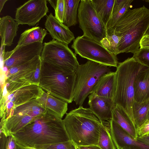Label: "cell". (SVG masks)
I'll return each instance as SVG.
<instances>
[{
  "instance_id": "21",
  "label": "cell",
  "mask_w": 149,
  "mask_h": 149,
  "mask_svg": "<svg viewBox=\"0 0 149 149\" xmlns=\"http://www.w3.org/2000/svg\"><path fill=\"white\" fill-rule=\"evenodd\" d=\"M11 16L6 15L0 18L1 46H9L17 36L19 24Z\"/></svg>"
},
{
  "instance_id": "33",
  "label": "cell",
  "mask_w": 149,
  "mask_h": 149,
  "mask_svg": "<svg viewBox=\"0 0 149 149\" xmlns=\"http://www.w3.org/2000/svg\"><path fill=\"white\" fill-rule=\"evenodd\" d=\"M136 132L138 136H149V120L147 119L141 125L137 127Z\"/></svg>"
},
{
  "instance_id": "8",
  "label": "cell",
  "mask_w": 149,
  "mask_h": 149,
  "mask_svg": "<svg viewBox=\"0 0 149 149\" xmlns=\"http://www.w3.org/2000/svg\"><path fill=\"white\" fill-rule=\"evenodd\" d=\"M68 45L54 39L44 42L40 56L41 61L65 73L75 72L79 65L76 54Z\"/></svg>"
},
{
  "instance_id": "10",
  "label": "cell",
  "mask_w": 149,
  "mask_h": 149,
  "mask_svg": "<svg viewBox=\"0 0 149 149\" xmlns=\"http://www.w3.org/2000/svg\"><path fill=\"white\" fill-rule=\"evenodd\" d=\"M79 27L83 35L101 43L107 38L106 26L93 6L91 0H81L78 10Z\"/></svg>"
},
{
  "instance_id": "13",
  "label": "cell",
  "mask_w": 149,
  "mask_h": 149,
  "mask_svg": "<svg viewBox=\"0 0 149 149\" xmlns=\"http://www.w3.org/2000/svg\"><path fill=\"white\" fill-rule=\"evenodd\" d=\"M43 46L42 43L36 42L16 46L10 51L5 52L4 49L1 70L5 73L11 68L25 63L37 56H40Z\"/></svg>"
},
{
  "instance_id": "12",
  "label": "cell",
  "mask_w": 149,
  "mask_h": 149,
  "mask_svg": "<svg viewBox=\"0 0 149 149\" xmlns=\"http://www.w3.org/2000/svg\"><path fill=\"white\" fill-rule=\"evenodd\" d=\"M41 60L38 56L22 65L11 68L5 72V83L22 86L31 84L39 85Z\"/></svg>"
},
{
  "instance_id": "41",
  "label": "cell",
  "mask_w": 149,
  "mask_h": 149,
  "mask_svg": "<svg viewBox=\"0 0 149 149\" xmlns=\"http://www.w3.org/2000/svg\"><path fill=\"white\" fill-rule=\"evenodd\" d=\"M8 0H0V12H1L5 3Z\"/></svg>"
},
{
  "instance_id": "46",
  "label": "cell",
  "mask_w": 149,
  "mask_h": 149,
  "mask_svg": "<svg viewBox=\"0 0 149 149\" xmlns=\"http://www.w3.org/2000/svg\"><path fill=\"white\" fill-rule=\"evenodd\" d=\"M145 1L149 3V0H145Z\"/></svg>"
},
{
  "instance_id": "32",
  "label": "cell",
  "mask_w": 149,
  "mask_h": 149,
  "mask_svg": "<svg viewBox=\"0 0 149 149\" xmlns=\"http://www.w3.org/2000/svg\"><path fill=\"white\" fill-rule=\"evenodd\" d=\"M65 9L64 0H57L56 8L55 10V17L63 23Z\"/></svg>"
},
{
  "instance_id": "20",
  "label": "cell",
  "mask_w": 149,
  "mask_h": 149,
  "mask_svg": "<svg viewBox=\"0 0 149 149\" xmlns=\"http://www.w3.org/2000/svg\"><path fill=\"white\" fill-rule=\"evenodd\" d=\"M134 99L141 102L149 98V68L145 66L138 73L134 79Z\"/></svg>"
},
{
  "instance_id": "17",
  "label": "cell",
  "mask_w": 149,
  "mask_h": 149,
  "mask_svg": "<svg viewBox=\"0 0 149 149\" xmlns=\"http://www.w3.org/2000/svg\"><path fill=\"white\" fill-rule=\"evenodd\" d=\"M88 97L89 108L101 122L112 119L111 108L114 104L113 100L93 94Z\"/></svg>"
},
{
  "instance_id": "34",
  "label": "cell",
  "mask_w": 149,
  "mask_h": 149,
  "mask_svg": "<svg viewBox=\"0 0 149 149\" xmlns=\"http://www.w3.org/2000/svg\"><path fill=\"white\" fill-rule=\"evenodd\" d=\"M17 145L14 138L12 136L7 137L6 145V149H17Z\"/></svg>"
},
{
  "instance_id": "28",
  "label": "cell",
  "mask_w": 149,
  "mask_h": 149,
  "mask_svg": "<svg viewBox=\"0 0 149 149\" xmlns=\"http://www.w3.org/2000/svg\"><path fill=\"white\" fill-rule=\"evenodd\" d=\"M133 1V0H127L121 8L111 15L106 25L107 35L110 34L116 23L130 8L131 4Z\"/></svg>"
},
{
  "instance_id": "44",
  "label": "cell",
  "mask_w": 149,
  "mask_h": 149,
  "mask_svg": "<svg viewBox=\"0 0 149 149\" xmlns=\"http://www.w3.org/2000/svg\"><path fill=\"white\" fill-rule=\"evenodd\" d=\"M17 149H24L20 146L19 145L17 144Z\"/></svg>"
},
{
  "instance_id": "35",
  "label": "cell",
  "mask_w": 149,
  "mask_h": 149,
  "mask_svg": "<svg viewBox=\"0 0 149 149\" xmlns=\"http://www.w3.org/2000/svg\"><path fill=\"white\" fill-rule=\"evenodd\" d=\"M127 1V0H115L112 15L121 8Z\"/></svg>"
},
{
  "instance_id": "37",
  "label": "cell",
  "mask_w": 149,
  "mask_h": 149,
  "mask_svg": "<svg viewBox=\"0 0 149 149\" xmlns=\"http://www.w3.org/2000/svg\"><path fill=\"white\" fill-rule=\"evenodd\" d=\"M7 138L3 133H0V149H6Z\"/></svg>"
},
{
  "instance_id": "27",
  "label": "cell",
  "mask_w": 149,
  "mask_h": 149,
  "mask_svg": "<svg viewBox=\"0 0 149 149\" xmlns=\"http://www.w3.org/2000/svg\"><path fill=\"white\" fill-rule=\"evenodd\" d=\"M108 124V122H102L100 129L97 145L101 149H116Z\"/></svg>"
},
{
  "instance_id": "43",
  "label": "cell",
  "mask_w": 149,
  "mask_h": 149,
  "mask_svg": "<svg viewBox=\"0 0 149 149\" xmlns=\"http://www.w3.org/2000/svg\"><path fill=\"white\" fill-rule=\"evenodd\" d=\"M144 35H148L149 36V26L147 29Z\"/></svg>"
},
{
  "instance_id": "18",
  "label": "cell",
  "mask_w": 149,
  "mask_h": 149,
  "mask_svg": "<svg viewBox=\"0 0 149 149\" xmlns=\"http://www.w3.org/2000/svg\"><path fill=\"white\" fill-rule=\"evenodd\" d=\"M116 86V72L110 71L100 78L92 89L90 94L111 99L114 101Z\"/></svg>"
},
{
  "instance_id": "6",
  "label": "cell",
  "mask_w": 149,
  "mask_h": 149,
  "mask_svg": "<svg viewBox=\"0 0 149 149\" xmlns=\"http://www.w3.org/2000/svg\"><path fill=\"white\" fill-rule=\"evenodd\" d=\"M47 111L38 98L18 106L1 118L0 133L3 132L8 137Z\"/></svg>"
},
{
  "instance_id": "42",
  "label": "cell",
  "mask_w": 149,
  "mask_h": 149,
  "mask_svg": "<svg viewBox=\"0 0 149 149\" xmlns=\"http://www.w3.org/2000/svg\"><path fill=\"white\" fill-rule=\"evenodd\" d=\"M18 144V145H19L20 146H21V147H22V148H23L24 149H36L35 148H33V147L24 146H22L21 145H20L18 144Z\"/></svg>"
},
{
  "instance_id": "30",
  "label": "cell",
  "mask_w": 149,
  "mask_h": 149,
  "mask_svg": "<svg viewBox=\"0 0 149 149\" xmlns=\"http://www.w3.org/2000/svg\"><path fill=\"white\" fill-rule=\"evenodd\" d=\"M137 61L149 68V48H140L132 57Z\"/></svg>"
},
{
  "instance_id": "3",
  "label": "cell",
  "mask_w": 149,
  "mask_h": 149,
  "mask_svg": "<svg viewBox=\"0 0 149 149\" xmlns=\"http://www.w3.org/2000/svg\"><path fill=\"white\" fill-rule=\"evenodd\" d=\"M70 140L76 146L97 145L101 122L89 108L79 106L63 120Z\"/></svg>"
},
{
  "instance_id": "24",
  "label": "cell",
  "mask_w": 149,
  "mask_h": 149,
  "mask_svg": "<svg viewBox=\"0 0 149 149\" xmlns=\"http://www.w3.org/2000/svg\"><path fill=\"white\" fill-rule=\"evenodd\" d=\"M115 0H91L93 6L106 26L112 14Z\"/></svg>"
},
{
  "instance_id": "19",
  "label": "cell",
  "mask_w": 149,
  "mask_h": 149,
  "mask_svg": "<svg viewBox=\"0 0 149 149\" xmlns=\"http://www.w3.org/2000/svg\"><path fill=\"white\" fill-rule=\"evenodd\" d=\"M38 99L42 106L62 118L66 113L68 103L54 97L42 88Z\"/></svg>"
},
{
  "instance_id": "14",
  "label": "cell",
  "mask_w": 149,
  "mask_h": 149,
  "mask_svg": "<svg viewBox=\"0 0 149 149\" xmlns=\"http://www.w3.org/2000/svg\"><path fill=\"white\" fill-rule=\"evenodd\" d=\"M49 12L46 0H30L18 7L14 20L19 24L34 26Z\"/></svg>"
},
{
  "instance_id": "9",
  "label": "cell",
  "mask_w": 149,
  "mask_h": 149,
  "mask_svg": "<svg viewBox=\"0 0 149 149\" xmlns=\"http://www.w3.org/2000/svg\"><path fill=\"white\" fill-rule=\"evenodd\" d=\"M71 47L75 53L81 57L108 66L117 67L116 55L111 52L100 42L83 35L73 40Z\"/></svg>"
},
{
  "instance_id": "25",
  "label": "cell",
  "mask_w": 149,
  "mask_h": 149,
  "mask_svg": "<svg viewBox=\"0 0 149 149\" xmlns=\"http://www.w3.org/2000/svg\"><path fill=\"white\" fill-rule=\"evenodd\" d=\"M80 0H64L65 9L63 24L68 27L77 23V17Z\"/></svg>"
},
{
  "instance_id": "4",
  "label": "cell",
  "mask_w": 149,
  "mask_h": 149,
  "mask_svg": "<svg viewBox=\"0 0 149 149\" xmlns=\"http://www.w3.org/2000/svg\"><path fill=\"white\" fill-rule=\"evenodd\" d=\"M145 66L132 57L118 63L116 71V86L114 104L126 113L136 131L137 127L132 111L135 102L134 81L136 75Z\"/></svg>"
},
{
  "instance_id": "1",
  "label": "cell",
  "mask_w": 149,
  "mask_h": 149,
  "mask_svg": "<svg viewBox=\"0 0 149 149\" xmlns=\"http://www.w3.org/2000/svg\"><path fill=\"white\" fill-rule=\"evenodd\" d=\"M47 110L45 113L37 117L11 135L17 144L37 149H45L50 145L70 140L62 118Z\"/></svg>"
},
{
  "instance_id": "36",
  "label": "cell",
  "mask_w": 149,
  "mask_h": 149,
  "mask_svg": "<svg viewBox=\"0 0 149 149\" xmlns=\"http://www.w3.org/2000/svg\"><path fill=\"white\" fill-rule=\"evenodd\" d=\"M140 48H149V36L144 35L140 43Z\"/></svg>"
},
{
  "instance_id": "22",
  "label": "cell",
  "mask_w": 149,
  "mask_h": 149,
  "mask_svg": "<svg viewBox=\"0 0 149 149\" xmlns=\"http://www.w3.org/2000/svg\"><path fill=\"white\" fill-rule=\"evenodd\" d=\"M112 119L130 136L135 139L138 137L136 130L129 117L120 106L115 104L111 108Z\"/></svg>"
},
{
  "instance_id": "38",
  "label": "cell",
  "mask_w": 149,
  "mask_h": 149,
  "mask_svg": "<svg viewBox=\"0 0 149 149\" xmlns=\"http://www.w3.org/2000/svg\"><path fill=\"white\" fill-rule=\"evenodd\" d=\"M137 140L146 145L149 146V136L142 137L138 136Z\"/></svg>"
},
{
  "instance_id": "45",
  "label": "cell",
  "mask_w": 149,
  "mask_h": 149,
  "mask_svg": "<svg viewBox=\"0 0 149 149\" xmlns=\"http://www.w3.org/2000/svg\"><path fill=\"white\" fill-rule=\"evenodd\" d=\"M147 119L149 120V109L147 115Z\"/></svg>"
},
{
  "instance_id": "29",
  "label": "cell",
  "mask_w": 149,
  "mask_h": 149,
  "mask_svg": "<svg viewBox=\"0 0 149 149\" xmlns=\"http://www.w3.org/2000/svg\"><path fill=\"white\" fill-rule=\"evenodd\" d=\"M121 38L113 32L110 36L107 34V38L102 41L101 43L109 51L117 55V47Z\"/></svg>"
},
{
  "instance_id": "2",
  "label": "cell",
  "mask_w": 149,
  "mask_h": 149,
  "mask_svg": "<svg viewBox=\"0 0 149 149\" xmlns=\"http://www.w3.org/2000/svg\"><path fill=\"white\" fill-rule=\"evenodd\" d=\"M149 26V9L144 6L133 9L129 8L112 30L121 37L117 47L118 54H134L140 48V43Z\"/></svg>"
},
{
  "instance_id": "7",
  "label": "cell",
  "mask_w": 149,
  "mask_h": 149,
  "mask_svg": "<svg viewBox=\"0 0 149 149\" xmlns=\"http://www.w3.org/2000/svg\"><path fill=\"white\" fill-rule=\"evenodd\" d=\"M110 71L108 66L89 60L79 65L75 72L76 79L73 101L76 104L82 106L100 78Z\"/></svg>"
},
{
  "instance_id": "23",
  "label": "cell",
  "mask_w": 149,
  "mask_h": 149,
  "mask_svg": "<svg viewBox=\"0 0 149 149\" xmlns=\"http://www.w3.org/2000/svg\"><path fill=\"white\" fill-rule=\"evenodd\" d=\"M47 34L45 29L39 26H36L26 30L21 34L16 46L36 42L42 43Z\"/></svg>"
},
{
  "instance_id": "16",
  "label": "cell",
  "mask_w": 149,
  "mask_h": 149,
  "mask_svg": "<svg viewBox=\"0 0 149 149\" xmlns=\"http://www.w3.org/2000/svg\"><path fill=\"white\" fill-rule=\"evenodd\" d=\"M45 28L52 38L68 45L75 38L73 33L69 28L57 19L52 13L47 16Z\"/></svg>"
},
{
  "instance_id": "5",
  "label": "cell",
  "mask_w": 149,
  "mask_h": 149,
  "mask_svg": "<svg viewBox=\"0 0 149 149\" xmlns=\"http://www.w3.org/2000/svg\"><path fill=\"white\" fill-rule=\"evenodd\" d=\"M76 79L75 72L65 73L42 61L39 86L43 90L68 103L73 101Z\"/></svg>"
},
{
  "instance_id": "40",
  "label": "cell",
  "mask_w": 149,
  "mask_h": 149,
  "mask_svg": "<svg viewBox=\"0 0 149 149\" xmlns=\"http://www.w3.org/2000/svg\"><path fill=\"white\" fill-rule=\"evenodd\" d=\"M47 1L55 10L57 6V0H48Z\"/></svg>"
},
{
  "instance_id": "39",
  "label": "cell",
  "mask_w": 149,
  "mask_h": 149,
  "mask_svg": "<svg viewBox=\"0 0 149 149\" xmlns=\"http://www.w3.org/2000/svg\"><path fill=\"white\" fill-rule=\"evenodd\" d=\"M77 149H101L97 145L77 146Z\"/></svg>"
},
{
  "instance_id": "26",
  "label": "cell",
  "mask_w": 149,
  "mask_h": 149,
  "mask_svg": "<svg viewBox=\"0 0 149 149\" xmlns=\"http://www.w3.org/2000/svg\"><path fill=\"white\" fill-rule=\"evenodd\" d=\"M149 109V98L141 102L135 101L132 107V111L137 128L147 119Z\"/></svg>"
},
{
  "instance_id": "15",
  "label": "cell",
  "mask_w": 149,
  "mask_h": 149,
  "mask_svg": "<svg viewBox=\"0 0 149 149\" xmlns=\"http://www.w3.org/2000/svg\"><path fill=\"white\" fill-rule=\"evenodd\" d=\"M109 130L117 149H149V146L130 136L112 119L109 120Z\"/></svg>"
},
{
  "instance_id": "11",
  "label": "cell",
  "mask_w": 149,
  "mask_h": 149,
  "mask_svg": "<svg viewBox=\"0 0 149 149\" xmlns=\"http://www.w3.org/2000/svg\"><path fill=\"white\" fill-rule=\"evenodd\" d=\"M41 89L39 85L34 84L25 85L10 92H8L4 87L1 89V118L7 114L15 107L37 98Z\"/></svg>"
},
{
  "instance_id": "31",
  "label": "cell",
  "mask_w": 149,
  "mask_h": 149,
  "mask_svg": "<svg viewBox=\"0 0 149 149\" xmlns=\"http://www.w3.org/2000/svg\"><path fill=\"white\" fill-rule=\"evenodd\" d=\"M45 149H77V146L71 140L50 145Z\"/></svg>"
}]
</instances>
